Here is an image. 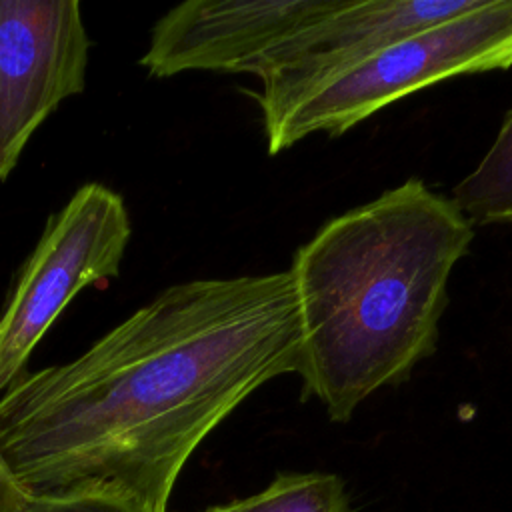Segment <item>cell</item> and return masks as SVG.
I'll return each instance as SVG.
<instances>
[{"mask_svg":"<svg viewBox=\"0 0 512 512\" xmlns=\"http://www.w3.org/2000/svg\"><path fill=\"white\" fill-rule=\"evenodd\" d=\"M298 362L288 270L174 284L0 394V460L32 494L166 512L200 442Z\"/></svg>","mask_w":512,"mask_h":512,"instance_id":"1","label":"cell"},{"mask_svg":"<svg viewBox=\"0 0 512 512\" xmlns=\"http://www.w3.org/2000/svg\"><path fill=\"white\" fill-rule=\"evenodd\" d=\"M474 240L450 196L412 176L326 220L292 256L302 400L348 422L438 346L448 278Z\"/></svg>","mask_w":512,"mask_h":512,"instance_id":"2","label":"cell"},{"mask_svg":"<svg viewBox=\"0 0 512 512\" xmlns=\"http://www.w3.org/2000/svg\"><path fill=\"white\" fill-rule=\"evenodd\" d=\"M510 66L512 0H480L460 16L390 42L262 118L268 152L280 154L318 132L340 136L430 84Z\"/></svg>","mask_w":512,"mask_h":512,"instance_id":"3","label":"cell"},{"mask_svg":"<svg viewBox=\"0 0 512 512\" xmlns=\"http://www.w3.org/2000/svg\"><path fill=\"white\" fill-rule=\"evenodd\" d=\"M132 234L120 194L88 182L48 220L0 314V394L70 300L118 276Z\"/></svg>","mask_w":512,"mask_h":512,"instance_id":"4","label":"cell"},{"mask_svg":"<svg viewBox=\"0 0 512 512\" xmlns=\"http://www.w3.org/2000/svg\"><path fill=\"white\" fill-rule=\"evenodd\" d=\"M88 48L78 0H0V180L44 118L84 90Z\"/></svg>","mask_w":512,"mask_h":512,"instance_id":"5","label":"cell"},{"mask_svg":"<svg viewBox=\"0 0 512 512\" xmlns=\"http://www.w3.org/2000/svg\"><path fill=\"white\" fill-rule=\"evenodd\" d=\"M480 0H344L340 8L270 50L252 74L262 118L276 114L322 80L352 68L390 42L460 16Z\"/></svg>","mask_w":512,"mask_h":512,"instance_id":"6","label":"cell"},{"mask_svg":"<svg viewBox=\"0 0 512 512\" xmlns=\"http://www.w3.org/2000/svg\"><path fill=\"white\" fill-rule=\"evenodd\" d=\"M344 0H188L152 28L140 64L154 78L190 70L252 74L270 50Z\"/></svg>","mask_w":512,"mask_h":512,"instance_id":"7","label":"cell"},{"mask_svg":"<svg viewBox=\"0 0 512 512\" xmlns=\"http://www.w3.org/2000/svg\"><path fill=\"white\" fill-rule=\"evenodd\" d=\"M450 198L472 224L512 222V108L488 152L454 186Z\"/></svg>","mask_w":512,"mask_h":512,"instance_id":"8","label":"cell"},{"mask_svg":"<svg viewBox=\"0 0 512 512\" xmlns=\"http://www.w3.org/2000/svg\"><path fill=\"white\" fill-rule=\"evenodd\" d=\"M202 512H352L346 484L336 474H278L264 490Z\"/></svg>","mask_w":512,"mask_h":512,"instance_id":"9","label":"cell"},{"mask_svg":"<svg viewBox=\"0 0 512 512\" xmlns=\"http://www.w3.org/2000/svg\"><path fill=\"white\" fill-rule=\"evenodd\" d=\"M0 512H130V510L102 498H60V496H40V494L26 492L8 476L0 460Z\"/></svg>","mask_w":512,"mask_h":512,"instance_id":"10","label":"cell"}]
</instances>
